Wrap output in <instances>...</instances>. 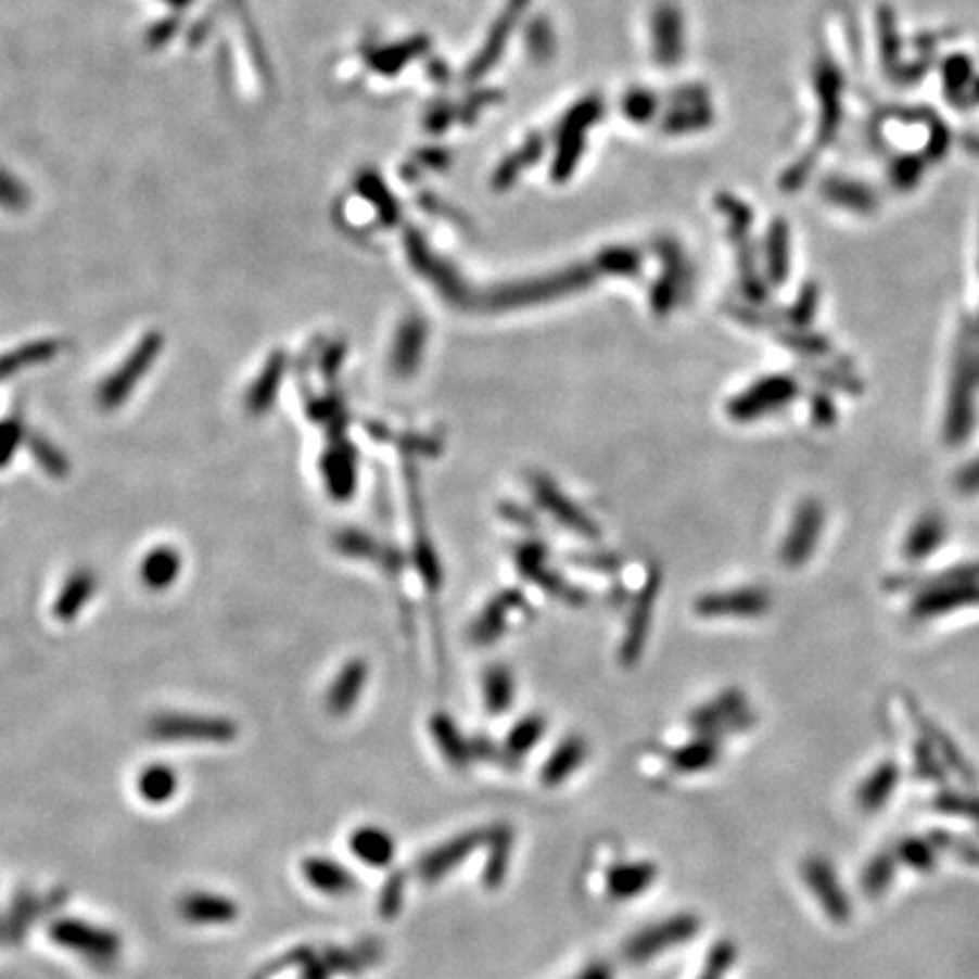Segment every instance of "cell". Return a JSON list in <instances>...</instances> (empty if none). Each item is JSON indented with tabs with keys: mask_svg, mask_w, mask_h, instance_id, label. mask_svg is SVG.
Here are the masks:
<instances>
[{
	"mask_svg": "<svg viewBox=\"0 0 979 979\" xmlns=\"http://www.w3.org/2000/svg\"><path fill=\"white\" fill-rule=\"evenodd\" d=\"M50 937H53L62 948L80 952V955L96 962H112L120 950V941L116 939V935L75 918L58 920L50 927Z\"/></svg>",
	"mask_w": 979,
	"mask_h": 979,
	"instance_id": "7",
	"label": "cell"
},
{
	"mask_svg": "<svg viewBox=\"0 0 979 979\" xmlns=\"http://www.w3.org/2000/svg\"><path fill=\"white\" fill-rule=\"evenodd\" d=\"M162 347L164 345H162L160 333H148V336H143L139 341V345L132 349V354L127 356L123 364L100 383L98 404L105 410H114V408L123 406L127 402V397L135 393L141 377L150 372Z\"/></svg>",
	"mask_w": 979,
	"mask_h": 979,
	"instance_id": "3",
	"label": "cell"
},
{
	"mask_svg": "<svg viewBox=\"0 0 979 979\" xmlns=\"http://www.w3.org/2000/svg\"><path fill=\"white\" fill-rule=\"evenodd\" d=\"M895 783H898V766L893 762H885L860 789V803L866 810L880 808L887 801V796L893 791Z\"/></svg>",
	"mask_w": 979,
	"mask_h": 979,
	"instance_id": "32",
	"label": "cell"
},
{
	"mask_svg": "<svg viewBox=\"0 0 979 979\" xmlns=\"http://www.w3.org/2000/svg\"><path fill=\"white\" fill-rule=\"evenodd\" d=\"M821 291L818 283H805L789 308H785V325L791 329H808L818 312Z\"/></svg>",
	"mask_w": 979,
	"mask_h": 979,
	"instance_id": "33",
	"label": "cell"
},
{
	"mask_svg": "<svg viewBox=\"0 0 979 979\" xmlns=\"http://www.w3.org/2000/svg\"><path fill=\"white\" fill-rule=\"evenodd\" d=\"M658 880V866L651 862H622L608 870L606 887L616 900H633L647 893Z\"/></svg>",
	"mask_w": 979,
	"mask_h": 979,
	"instance_id": "14",
	"label": "cell"
},
{
	"mask_svg": "<svg viewBox=\"0 0 979 979\" xmlns=\"http://www.w3.org/2000/svg\"><path fill=\"white\" fill-rule=\"evenodd\" d=\"M733 962H735V948H733L730 943H719V945L710 952L708 964H705V975H710V977H721V975H724V972L733 966Z\"/></svg>",
	"mask_w": 979,
	"mask_h": 979,
	"instance_id": "42",
	"label": "cell"
},
{
	"mask_svg": "<svg viewBox=\"0 0 979 979\" xmlns=\"http://www.w3.org/2000/svg\"><path fill=\"white\" fill-rule=\"evenodd\" d=\"M962 608H979V583H957L948 587L927 589L914 595L910 603V614L914 620H937L948 612Z\"/></svg>",
	"mask_w": 979,
	"mask_h": 979,
	"instance_id": "10",
	"label": "cell"
},
{
	"mask_svg": "<svg viewBox=\"0 0 979 979\" xmlns=\"http://www.w3.org/2000/svg\"><path fill=\"white\" fill-rule=\"evenodd\" d=\"M23 437V422L14 416L0 420V468H5L12 460L18 443Z\"/></svg>",
	"mask_w": 979,
	"mask_h": 979,
	"instance_id": "37",
	"label": "cell"
},
{
	"mask_svg": "<svg viewBox=\"0 0 979 979\" xmlns=\"http://www.w3.org/2000/svg\"><path fill=\"white\" fill-rule=\"evenodd\" d=\"M406 345H397V354H395V366L402 372H408L410 368L416 366V356L422 349V329H416V325L406 331L404 336Z\"/></svg>",
	"mask_w": 979,
	"mask_h": 979,
	"instance_id": "38",
	"label": "cell"
},
{
	"mask_svg": "<svg viewBox=\"0 0 979 979\" xmlns=\"http://www.w3.org/2000/svg\"><path fill=\"white\" fill-rule=\"evenodd\" d=\"M485 846H490V855H487V862L483 868V885L495 889L506 878V870L510 864V850H512V832L504 826L493 828Z\"/></svg>",
	"mask_w": 979,
	"mask_h": 979,
	"instance_id": "26",
	"label": "cell"
},
{
	"mask_svg": "<svg viewBox=\"0 0 979 979\" xmlns=\"http://www.w3.org/2000/svg\"><path fill=\"white\" fill-rule=\"evenodd\" d=\"M493 830H470L462 832L441 846L431 848L427 855L418 862V873L424 882H437L449 875L456 866L466 862L481 846L487 843Z\"/></svg>",
	"mask_w": 979,
	"mask_h": 979,
	"instance_id": "9",
	"label": "cell"
},
{
	"mask_svg": "<svg viewBox=\"0 0 979 979\" xmlns=\"http://www.w3.org/2000/svg\"><path fill=\"white\" fill-rule=\"evenodd\" d=\"M719 741L712 735H703L699 739H694L689 743H685L683 749H678L672 758L674 768L683 771V773H697L703 768L714 766V762L719 760Z\"/></svg>",
	"mask_w": 979,
	"mask_h": 979,
	"instance_id": "28",
	"label": "cell"
},
{
	"mask_svg": "<svg viewBox=\"0 0 979 979\" xmlns=\"http://www.w3.org/2000/svg\"><path fill=\"white\" fill-rule=\"evenodd\" d=\"M349 848L356 860L372 868H385L395 860V839L377 826L356 828L349 837Z\"/></svg>",
	"mask_w": 979,
	"mask_h": 979,
	"instance_id": "17",
	"label": "cell"
},
{
	"mask_svg": "<svg viewBox=\"0 0 979 979\" xmlns=\"http://www.w3.org/2000/svg\"><path fill=\"white\" fill-rule=\"evenodd\" d=\"M975 343H977L975 318L964 316L957 331L955 354H952L948 404L943 420V441L950 447L966 445L975 429V393L979 389L975 366Z\"/></svg>",
	"mask_w": 979,
	"mask_h": 979,
	"instance_id": "1",
	"label": "cell"
},
{
	"mask_svg": "<svg viewBox=\"0 0 979 979\" xmlns=\"http://www.w3.org/2000/svg\"><path fill=\"white\" fill-rule=\"evenodd\" d=\"M587 758V743L581 737H567L560 741L558 749L551 753L547 764L539 771V780L545 787H558L572 776L576 768L583 766Z\"/></svg>",
	"mask_w": 979,
	"mask_h": 979,
	"instance_id": "19",
	"label": "cell"
},
{
	"mask_svg": "<svg viewBox=\"0 0 979 979\" xmlns=\"http://www.w3.org/2000/svg\"><path fill=\"white\" fill-rule=\"evenodd\" d=\"M823 529H826V508L814 497L796 506L789 531L780 547V562L787 570H801L814 556Z\"/></svg>",
	"mask_w": 979,
	"mask_h": 979,
	"instance_id": "4",
	"label": "cell"
},
{
	"mask_svg": "<svg viewBox=\"0 0 979 979\" xmlns=\"http://www.w3.org/2000/svg\"><path fill=\"white\" fill-rule=\"evenodd\" d=\"M402 895H404V875L397 873L385 882L379 895V914H383L385 918H393L402 910Z\"/></svg>",
	"mask_w": 979,
	"mask_h": 979,
	"instance_id": "39",
	"label": "cell"
},
{
	"mask_svg": "<svg viewBox=\"0 0 979 979\" xmlns=\"http://www.w3.org/2000/svg\"><path fill=\"white\" fill-rule=\"evenodd\" d=\"M701 979H719V977H710V975H703Z\"/></svg>",
	"mask_w": 979,
	"mask_h": 979,
	"instance_id": "45",
	"label": "cell"
},
{
	"mask_svg": "<svg viewBox=\"0 0 979 979\" xmlns=\"http://www.w3.org/2000/svg\"><path fill=\"white\" fill-rule=\"evenodd\" d=\"M948 539V522L939 512H925L912 524L903 543V558L923 562L935 556Z\"/></svg>",
	"mask_w": 979,
	"mask_h": 979,
	"instance_id": "13",
	"label": "cell"
},
{
	"mask_svg": "<svg viewBox=\"0 0 979 979\" xmlns=\"http://www.w3.org/2000/svg\"><path fill=\"white\" fill-rule=\"evenodd\" d=\"M512 703V676L506 669L497 666L485 676V705L487 712L501 714Z\"/></svg>",
	"mask_w": 979,
	"mask_h": 979,
	"instance_id": "35",
	"label": "cell"
},
{
	"mask_svg": "<svg viewBox=\"0 0 979 979\" xmlns=\"http://www.w3.org/2000/svg\"><path fill=\"white\" fill-rule=\"evenodd\" d=\"M283 368H287V360H283V356H281L279 352L272 354V356L266 360V366H264L262 374L256 377V381L252 383V389H250L247 399H245L250 414L259 416V414H266V410L272 406L275 395H277L279 385H281Z\"/></svg>",
	"mask_w": 979,
	"mask_h": 979,
	"instance_id": "22",
	"label": "cell"
},
{
	"mask_svg": "<svg viewBox=\"0 0 979 979\" xmlns=\"http://www.w3.org/2000/svg\"><path fill=\"white\" fill-rule=\"evenodd\" d=\"M237 733L231 721L204 714H160L150 724V735L166 741H229Z\"/></svg>",
	"mask_w": 979,
	"mask_h": 979,
	"instance_id": "6",
	"label": "cell"
},
{
	"mask_svg": "<svg viewBox=\"0 0 979 979\" xmlns=\"http://www.w3.org/2000/svg\"><path fill=\"white\" fill-rule=\"evenodd\" d=\"M179 912L195 925H223L239 916V907L229 898L216 893H191L182 900Z\"/></svg>",
	"mask_w": 979,
	"mask_h": 979,
	"instance_id": "18",
	"label": "cell"
},
{
	"mask_svg": "<svg viewBox=\"0 0 979 979\" xmlns=\"http://www.w3.org/2000/svg\"><path fill=\"white\" fill-rule=\"evenodd\" d=\"M771 606L773 597L766 587H737L699 597L697 603H694V610L701 616H710V620H719V616H743V620H753V616L766 614Z\"/></svg>",
	"mask_w": 979,
	"mask_h": 979,
	"instance_id": "8",
	"label": "cell"
},
{
	"mask_svg": "<svg viewBox=\"0 0 979 979\" xmlns=\"http://www.w3.org/2000/svg\"><path fill=\"white\" fill-rule=\"evenodd\" d=\"M572 979H612V968L608 966V964H603V962H595V964H589V966H585L576 977H572Z\"/></svg>",
	"mask_w": 979,
	"mask_h": 979,
	"instance_id": "44",
	"label": "cell"
},
{
	"mask_svg": "<svg viewBox=\"0 0 979 979\" xmlns=\"http://www.w3.org/2000/svg\"><path fill=\"white\" fill-rule=\"evenodd\" d=\"M891 875H893V870H891L889 857H880L864 875L866 893L868 895H878L880 891H885V887L891 882Z\"/></svg>",
	"mask_w": 979,
	"mask_h": 979,
	"instance_id": "41",
	"label": "cell"
},
{
	"mask_svg": "<svg viewBox=\"0 0 979 979\" xmlns=\"http://www.w3.org/2000/svg\"><path fill=\"white\" fill-rule=\"evenodd\" d=\"M805 878H808L812 891L821 898L823 910H826L832 918L843 920L848 916V903H846L843 893L839 891V885L835 880L830 866L814 860L805 866Z\"/></svg>",
	"mask_w": 979,
	"mask_h": 979,
	"instance_id": "21",
	"label": "cell"
},
{
	"mask_svg": "<svg viewBox=\"0 0 979 979\" xmlns=\"http://www.w3.org/2000/svg\"><path fill=\"white\" fill-rule=\"evenodd\" d=\"M808 406H810V418H812L814 427L830 429L837 422V416H839L837 402L830 397L828 391L816 389L814 393H810Z\"/></svg>",
	"mask_w": 979,
	"mask_h": 979,
	"instance_id": "36",
	"label": "cell"
},
{
	"mask_svg": "<svg viewBox=\"0 0 979 979\" xmlns=\"http://www.w3.org/2000/svg\"><path fill=\"white\" fill-rule=\"evenodd\" d=\"M547 726L545 721L539 716H529L522 719L518 726H514L506 739V753L510 755V760H520L526 753H531L535 749V743L539 741V737L545 735Z\"/></svg>",
	"mask_w": 979,
	"mask_h": 979,
	"instance_id": "31",
	"label": "cell"
},
{
	"mask_svg": "<svg viewBox=\"0 0 979 979\" xmlns=\"http://www.w3.org/2000/svg\"><path fill=\"white\" fill-rule=\"evenodd\" d=\"M304 880L325 895H349L356 891V878L329 857H306L302 862Z\"/></svg>",
	"mask_w": 979,
	"mask_h": 979,
	"instance_id": "15",
	"label": "cell"
},
{
	"mask_svg": "<svg viewBox=\"0 0 979 979\" xmlns=\"http://www.w3.org/2000/svg\"><path fill=\"white\" fill-rule=\"evenodd\" d=\"M58 352H60V345H55V343H33L21 349H14L0 358V379H5L23 368L43 364V360H50Z\"/></svg>",
	"mask_w": 979,
	"mask_h": 979,
	"instance_id": "30",
	"label": "cell"
},
{
	"mask_svg": "<svg viewBox=\"0 0 979 979\" xmlns=\"http://www.w3.org/2000/svg\"><path fill=\"white\" fill-rule=\"evenodd\" d=\"M179 572H182V556L173 547L152 549L139 564V578L152 592L168 589Z\"/></svg>",
	"mask_w": 979,
	"mask_h": 979,
	"instance_id": "20",
	"label": "cell"
},
{
	"mask_svg": "<svg viewBox=\"0 0 979 979\" xmlns=\"http://www.w3.org/2000/svg\"><path fill=\"white\" fill-rule=\"evenodd\" d=\"M803 395V385L793 374H766L728 402L735 422H755L787 408Z\"/></svg>",
	"mask_w": 979,
	"mask_h": 979,
	"instance_id": "2",
	"label": "cell"
},
{
	"mask_svg": "<svg viewBox=\"0 0 979 979\" xmlns=\"http://www.w3.org/2000/svg\"><path fill=\"white\" fill-rule=\"evenodd\" d=\"M366 676H368L366 664L360 662H352L349 666L343 669V674L336 678V683H333L327 699L331 714H347L352 710L360 694V687L366 685Z\"/></svg>",
	"mask_w": 979,
	"mask_h": 979,
	"instance_id": "25",
	"label": "cell"
},
{
	"mask_svg": "<svg viewBox=\"0 0 979 979\" xmlns=\"http://www.w3.org/2000/svg\"><path fill=\"white\" fill-rule=\"evenodd\" d=\"M28 447L48 476L64 479L68 474L66 456L53 443H50L48 437H43L41 433H35V435H30Z\"/></svg>",
	"mask_w": 979,
	"mask_h": 979,
	"instance_id": "34",
	"label": "cell"
},
{
	"mask_svg": "<svg viewBox=\"0 0 979 979\" xmlns=\"http://www.w3.org/2000/svg\"><path fill=\"white\" fill-rule=\"evenodd\" d=\"M137 789L145 803H152V805L168 803L173 793L177 791L175 771L164 764H152L141 771V776L137 780Z\"/></svg>",
	"mask_w": 979,
	"mask_h": 979,
	"instance_id": "27",
	"label": "cell"
},
{
	"mask_svg": "<svg viewBox=\"0 0 979 979\" xmlns=\"http://www.w3.org/2000/svg\"><path fill=\"white\" fill-rule=\"evenodd\" d=\"M699 927H701L699 918L691 914H681V916L644 927V930H639L635 937H631L628 943L624 945V957L631 964L649 962L651 957L660 955V952H664L669 948H676V945L689 941L691 937H697Z\"/></svg>",
	"mask_w": 979,
	"mask_h": 979,
	"instance_id": "5",
	"label": "cell"
},
{
	"mask_svg": "<svg viewBox=\"0 0 979 979\" xmlns=\"http://www.w3.org/2000/svg\"><path fill=\"white\" fill-rule=\"evenodd\" d=\"M766 277L776 287H783L789 277V234L783 225L773 229L766 241Z\"/></svg>",
	"mask_w": 979,
	"mask_h": 979,
	"instance_id": "29",
	"label": "cell"
},
{
	"mask_svg": "<svg viewBox=\"0 0 979 979\" xmlns=\"http://www.w3.org/2000/svg\"><path fill=\"white\" fill-rule=\"evenodd\" d=\"M898 853H900V857L916 868H930L935 864V850L918 839L905 841L903 846H900Z\"/></svg>",
	"mask_w": 979,
	"mask_h": 979,
	"instance_id": "40",
	"label": "cell"
},
{
	"mask_svg": "<svg viewBox=\"0 0 979 979\" xmlns=\"http://www.w3.org/2000/svg\"><path fill=\"white\" fill-rule=\"evenodd\" d=\"M957 583H979V560H968L945 567V570L930 574H895L885 578V589L889 592H927L937 587H948Z\"/></svg>",
	"mask_w": 979,
	"mask_h": 979,
	"instance_id": "11",
	"label": "cell"
},
{
	"mask_svg": "<svg viewBox=\"0 0 979 979\" xmlns=\"http://www.w3.org/2000/svg\"><path fill=\"white\" fill-rule=\"evenodd\" d=\"M835 364H816V360H803L798 364V370H801L810 381L816 383V389L823 391H837V393H848V395H862L864 393V381L855 374L853 364L843 354H835Z\"/></svg>",
	"mask_w": 979,
	"mask_h": 979,
	"instance_id": "12",
	"label": "cell"
},
{
	"mask_svg": "<svg viewBox=\"0 0 979 979\" xmlns=\"http://www.w3.org/2000/svg\"><path fill=\"white\" fill-rule=\"evenodd\" d=\"M955 487H957V493L964 497L979 493V456L972 458L970 462H966V466L957 472Z\"/></svg>",
	"mask_w": 979,
	"mask_h": 979,
	"instance_id": "43",
	"label": "cell"
},
{
	"mask_svg": "<svg viewBox=\"0 0 979 979\" xmlns=\"http://www.w3.org/2000/svg\"><path fill=\"white\" fill-rule=\"evenodd\" d=\"M776 339H778V343L785 349H789V352H793L798 356H803L805 360H818V358H826V356H835L837 354L835 343L826 336V333H818V331H812V329L785 327V329L776 331Z\"/></svg>",
	"mask_w": 979,
	"mask_h": 979,
	"instance_id": "24",
	"label": "cell"
},
{
	"mask_svg": "<svg viewBox=\"0 0 979 979\" xmlns=\"http://www.w3.org/2000/svg\"><path fill=\"white\" fill-rule=\"evenodd\" d=\"M98 589V578L91 570H75L62 585L58 601L53 603V614L58 622H73L80 610L93 599Z\"/></svg>",
	"mask_w": 979,
	"mask_h": 979,
	"instance_id": "16",
	"label": "cell"
},
{
	"mask_svg": "<svg viewBox=\"0 0 979 979\" xmlns=\"http://www.w3.org/2000/svg\"><path fill=\"white\" fill-rule=\"evenodd\" d=\"M431 735L437 743V749L445 755V760L454 768H466L472 762V749L456 728L454 721L445 714H437L431 719Z\"/></svg>",
	"mask_w": 979,
	"mask_h": 979,
	"instance_id": "23",
	"label": "cell"
}]
</instances>
